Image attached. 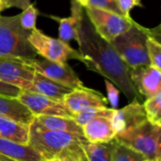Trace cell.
I'll use <instances>...</instances> for the list:
<instances>
[{"mask_svg": "<svg viewBox=\"0 0 161 161\" xmlns=\"http://www.w3.org/2000/svg\"><path fill=\"white\" fill-rule=\"evenodd\" d=\"M76 42L82 58L81 62L89 70L103 75L113 83L130 102L141 97L131 81L130 69L112 44L95 31L86 12L81 19Z\"/></svg>", "mask_w": 161, "mask_h": 161, "instance_id": "6da1fadb", "label": "cell"}, {"mask_svg": "<svg viewBox=\"0 0 161 161\" xmlns=\"http://www.w3.org/2000/svg\"><path fill=\"white\" fill-rule=\"evenodd\" d=\"M85 140V138L74 134L45 129L33 119L29 125L27 145L46 161L61 157H70L75 159L85 154L80 143L81 141Z\"/></svg>", "mask_w": 161, "mask_h": 161, "instance_id": "7a4b0ae2", "label": "cell"}, {"mask_svg": "<svg viewBox=\"0 0 161 161\" xmlns=\"http://www.w3.org/2000/svg\"><path fill=\"white\" fill-rule=\"evenodd\" d=\"M149 36L160 41V25L156 28H146L134 22L130 28L116 37L110 43L128 68L133 69L150 65L146 45Z\"/></svg>", "mask_w": 161, "mask_h": 161, "instance_id": "3957f363", "label": "cell"}, {"mask_svg": "<svg viewBox=\"0 0 161 161\" xmlns=\"http://www.w3.org/2000/svg\"><path fill=\"white\" fill-rule=\"evenodd\" d=\"M29 30L20 23V14L0 15V57L20 59H34L38 57L28 41Z\"/></svg>", "mask_w": 161, "mask_h": 161, "instance_id": "277c9868", "label": "cell"}, {"mask_svg": "<svg viewBox=\"0 0 161 161\" xmlns=\"http://www.w3.org/2000/svg\"><path fill=\"white\" fill-rule=\"evenodd\" d=\"M161 126L145 122L117 133L115 141L146 157L150 161H161Z\"/></svg>", "mask_w": 161, "mask_h": 161, "instance_id": "5b68a950", "label": "cell"}, {"mask_svg": "<svg viewBox=\"0 0 161 161\" xmlns=\"http://www.w3.org/2000/svg\"><path fill=\"white\" fill-rule=\"evenodd\" d=\"M28 41L38 56L58 63H67L69 59L82 61L79 52L69 43L45 35L39 29H34L28 36Z\"/></svg>", "mask_w": 161, "mask_h": 161, "instance_id": "8992f818", "label": "cell"}, {"mask_svg": "<svg viewBox=\"0 0 161 161\" xmlns=\"http://www.w3.org/2000/svg\"><path fill=\"white\" fill-rule=\"evenodd\" d=\"M84 9L95 31L109 42L130 28L135 22L132 18L97 8L86 7Z\"/></svg>", "mask_w": 161, "mask_h": 161, "instance_id": "52a82bcc", "label": "cell"}, {"mask_svg": "<svg viewBox=\"0 0 161 161\" xmlns=\"http://www.w3.org/2000/svg\"><path fill=\"white\" fill-rule=\"evenodd\" d=\"M25 61L37 73L72 90L81 89L84 86L72 67L68 63H58L46 58L25 59Z\"/></svg>", "mask_w": 161, "mask_h": 161, "instance_id": "ba28073f", "label": "cell"}, {"mask_svg": "<svg viewBox=\"0 0 161 161\" xmlns=\"http://www.w3.org/2000/svg\"><path fill=\"white\" fill-rule=\"evenodd\" d=\"M18 99L34 116L44 115L74 118V115L62 101L55 100L30 91H22Z\"/></svg>", "mask_w": 161, "mask_h": 161, "instance_id": "9c48e42d", "label": "cell"}, {"mask_svg": "<svg viewBox=\"0 0 161 161\" xmlns=\"http://www.w3.org/2000/svg\"><path fill=\"white\" fill-rule=\"evenodd\" d=\"M35 71L25 59L0 57V79L6 83L29 91Z\"/></svg>", "mask_w": 161, "mask_h": 161, "instance_id": "30bf717a", "label": "cell"}, {"mask_svg": "<svg viewBox=\"0 0 161 161\" xmlns=\"http://www.w3.org/2000/svg\"><path fill=\"white\" fill-rule=\"evenodd\" d=\"M62 102L74 116L89 108H108V99L100 92L86 87L73 90Z\"/></svg>", "mask_w": 161, "mask_h": 161, "instance_id": "8fae6325", "label": "cell"}, {"mask_svg": "<svg viewBox=\"0 0 161 161\" xmlns=\"http://www.w3.org/2000/svg\"><path fill=\"white\" fill-rule=\"evenodd\" d=\"M130 78L138 92L145 99L161 92V71L151 66H140L129 71Z\"/></svg>", "mask_w": 161, "mask_h": 161, "instance_id": "7c38bea8", "label": "cell"}, {"mask_svg": "<svg viewBox=\"0 0 161 161\" xmlns=\"http://www.w3.org/2000/svg\"><path fill=\"white\" fill-rule=\"evenodd\" d=\"M147 120L142 104L134 99L123 108L114 109L111 117L112 125L117 133L134 127Z\"/></svg>", "mask_w": 161, "mask_h": 161, "instance_id": "4fadbf2b", "label": "cell"}, {"mask_svg": "<svg viewBox=\"0 0 161 161\" xmlns=\"http://www.w3.org/2000/svg\"><path fill=\"white\" fill-rule=\"evenodd\" d=\"M82 131L86 141L93 143L109 142L117 135L111 119L108 117H97L89 121L82 126Z\"/></svg>", "mask_w": 161, "mask_h": 161, "instance_id": "5bb4252c", "label": "cell"}, {"mask_svg": "<svg viewBox=\"0 0 161 161\" xmlns=\"http://www.w3.org/2000/svg\"><path fill=\"white\" fill-rule=\"evenodd\" d=\"M85 10L84 8L75 0H71V16L60 18L58 16L49 15L50 18L58 22V39L64 42H69L72 40H77L78 28L81 23L82 16Z\"/></svg>", "mask_w": 161, "mask_h": 161, "instance_id": "9a60e30c", "label": "cell"}, {"mask_svg": "<svg viewBox=\"0 0 161 161\" xmlns=\"http://www.w3.org/2000/svg\"><path fill=\"white\" fill-rule=\"evenodd\" d=\"M0 116H4L12 121L29 126L34 119V115L23 105L18 98L6 97L0 95Z\"/></svg>", "mask_w": 161, "mask_h": 161, "instance_id": "2e32d148", "label": "cell"}, {"mask_svg": "<svg viewBox=\"0 0 161 161\" xmlns=\"http://www.w3.org/2000/svg\"><path fill=\"white\" fill-rule=\"evenodd\" d=\"M29 91L55 100L62 101L63 98L73 90L35 72Z\"/></svg>", "mask_w": 161, "mask_h": 161, "instance_id": "e0dca14e", "label": "cell"}, {"mask_svg": "<svg viewBox=\"0 0 161 161\" xmlns=\"http://www.w3.org/2000/svg\"><path fill=\"white\" fill-rule=\"evenodd\" d=\"M34 121L45 129L57 132H65L84 138L82 127L71 117L61 116H34Z\"/></svg>", "mask_w": 161, "mask_h": 161, "instance_id": "ac0fdd59", "label": "cell"}, {"mask_svg": "<svg viewBox=\"0 0 161 161\" xmlns=\"http://www.w3.org/2000/svg\"><path fill=\"white\" fill-rule=\"evenodd\" d=\"M0 155L14 161H45L43 158L27 144L18 143L0 138Z\"/></svg>", "mask_w": 161, "mask_h": 161, "instance_id": "d6986e66", "label": "cell"}, {"mask_svg": "<svg viewBox=\"0 0 161 161\" xmlns=\"http://www.w3.org/2000/svg\"><path fill=\"white\" fill-rule=\"evenodd\" d=\"M28 132L29 126L0 116V138L22 144H27Z\"/></svg>", "mask_w": 161, "mask_h": 161, "instance_id": "ffe728a7", "label": "cell"}, {"mask_svg": "<svg viewBox=\"0 0 161 161\" xmlns=\"http://www.w3.org/2000/svg\"><path fill=\"white\" fill-rule=\"evenodd\" d=\"M80 143L89 161H112V156L117 142L114 139L109 142L93 143L85 140L81 141Z\"/></svg>", "mask_w": 161, "mask_h": 161, "instance_id": "44dd1931", "label": "cell"}, {"mask_svg": "<svg viewBox=\"0 0 161 161\" xmlns=\"http://www.w3.org/2000/svg\"><path fill=\"white\" fill-rule=\"evenodd\" d=\"M142 106L147 120L154 125L161 126V92L145 99Z\"/></svg>", "mask_w": 161, "mask_h": 161, "instance_id": "7402d4cb", "label": "cell"}, {"mask_svg": "<svg viewBox=\"0 0 161 161\" xmlns=\"http://www.w3.org/2000/svg\"><path fill=\"white\" fill-rule=\"evenodd\" d=\"M113 112H114V109L108 108H89V109H86L84 111L75 114L73 119L82 127L86 123L97 117H108L111 119Z\"/></svg>", "mask_w": 161, "mask_h": 161, "instance_id": "603a6c76", "label": "cell"}, {"mask_svg": "<svg viewBox=\"0 0 161 161\" xmlns=\"http://www.w3.org/2000/svg\"><path fill=\"white\" fill-rule=\"evenodd\" d=\"M112 161H150L142 154L119 142L116 143Z\"/></svg>", "mask_w": 161, "mask_h": 161, "instance_id": "cb8c5ba5", "label": "cell"}, {"mask_svg": "<svg viewBox=\"0 0 161 161\" xmlns=\"http://www.w3.org/2000/svg\"><path fill=\"white\" fill-rule=\"evenodd\" d=\"M146 45L150 65L161 71V42L149 36Z\"/></svg>", "mask_w": 161, "mask_h": 161, "instance_id": "d4e9b609", "label": "cell"}, {"mask_svg": "<svg viewBox=\"0 0 161 161\" xmlns=\"http://www.w3.org/2000/svg\"><path fill=\"white\" fill-rule=\"evenodd\" d=\"M38 14H39V11L35 8L34 4H30L25 9H23L22 13H20L21 25L25 29L29 30V31L36 29V21H37Z\"/></svg>", "mask_w": 161, "mask_h": 161, "instance_id": "484cf974", "label": "cell"}, {"mask_svg": "<svg viewBox=\"0 0 161 161\" xmlns=\"http://www.w3.org/2000/svg\"><path fill=\"white\" fill-rule=\"evenodd\" d=\"M87 7L97 8L108 10V11H111L116 14L124 16L123 13L121 12V10L119 9L115 0H89Z\"/></svg>", "mask_w": 161, "mask_h": 161, "instance_id": "4316f807", "label": "cell"}, {"mask_svg": "<svg viewBox=\"0 0 161 161\" xmlns=\"http://www.w3.org/2000/svg\"><path fill=\"white\" fill-rule=\"evenodd\" d=\"M107 93H108V101L111 106V108L117 109L119 106V96H120V91L113 83H111L109 80L105 79Z\"/></svg>", "mask_w": 161, "mask_h": 161, "instance_id": "83f0119b", "label": "cell"}, {"mask_svg": "<svg viewBox=\"0 0 161 161\" xmlns=\"http://www.w3.org/2000/svg\"><path fill=\"white\" fill-rule=\"evenodd\" d=\"M116 4L125 18H132L130 16V11L135 7H143L141 0H115Z\"/></svg>", "mask_w": 161, "mask_h": 161, "instance_id": "f1b7e54d", "label": "cell"}, {"mask_svg": "<svg viewBox=\"0 0 161 161\" xmlns=\"http://www.w3.org/2000/svg\"><path fill=\"white\" fill-rule=\"evenodd\" d=\"M23 90L20 88L13 86L11 84L6 83L0 79V95L6 96V97H12V98H18L20 93Z\"/></svg>", "mask_w": 161, "mask_h": 161, "instance_id": "f546056e", "label": "cell"}, {"mask_svg": "<svg viewBox=\"0 0 161 161\" xmlns=\"http://www.w3.org/2000/svg\"><path fill=\"white\" fill-rule=\"evenodd\" d=\"M29 5H30L29 0H2L1 9L3 10L5 8H12V7H16V8L25 9Z\"/></svg>", "mask_w": 161, "mask_h": 161, "instance_id": "4dcf8cb0", "label": "cell"}, {"mask_svg": "<svg viewBox=\"0 0 161 161\" xmlns=\"http://www.w3.org/2000/svg\"><path fill=\"white\" fill-rule=\"evenodd\" d=\"M52 161H75L72 158L70 157H61V158H55L54 160Z\"/></svg>", "mask_w": 161, "mask_h": 161, "instance_id": "1f68e13d", "label": "cell"}, {"mask_svg": "<svg viewBox=\"0 0 161 161\" xmlns=\"http://www.w3.org/2000/svg\"><path fill=\"white\" fill-rule=\"evenodd\" d=\"M78 4H80L83 8H86L88 3H89V0H75Z\"/></svg>", "mask_w": 161, "mask_h": 161, "instance_id": "d6a6232c", "label": "cell"}, {"mask_svg": "<svg viewBox=\"0 0 161 161\" xmlns=\"http://www.w3.org/2000/svg\"><path fill=\"white\" fill-rule=\"evenodd\" d=\"M0 161H14V160H12V159H10V158H7V157H5V156L0 155Z\"/></svg>", "mask_w": 161, "mask_h": 161, "instance_id": "836d02e7", "label": "cell"}, {"mask_svg": "<svg viewBox=\"0 0 161 161\" xmlns=\"http://www.w3.org/2000/svg\"><path fill=\"white\" fill-rule=\"evenodd\" d=\"M1 4H2V0H0V12L2 11V9H1Z\"/></svg>", "mask_w": 161, "mask_h": 161, "instance_id": "e575fe53", "label": "cell"}, {"mask_svg": "<svg viewBox=\"0 0 161 161\" xmlns=\"http://www.w3.org/2000/svg\"><path fill=\"white\" fill-rule=\"evenodd\" d=\"M45 161H46V160H45Z\"/></svg>", "mask_w": 161, "mask_h": 161, "instance_id": "d590c367", "label": "cell"}]
</instances>
